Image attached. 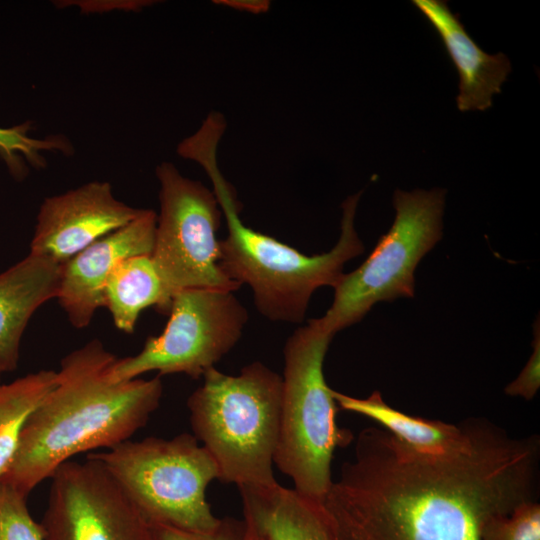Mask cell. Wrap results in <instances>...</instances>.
Wrapping results in <instances>:
<instances>
[{
  "label": "cell",
  "mask_w": 540,
  "mask_h": 540,
  "mask_svg": "<svg viewBox=\"0 0 540 540\" xmlns=\"http://www.w3.org/2000/svg\"><path fill=\"white\" fill-rule=\"evenodd\" d=\"M538 451L488 427L472 452L433 456L368 427L323 505L347 540H481L491 518L533 500Z\"/></svg>",
  "instance_id": "cell-1"
},
{
  "label": "cell",
  "mask_w": 540,
  "mask_h": 540,
  "mask_svg": "<svg viewBox=\"0 0 540 540\" xmlns=\"http://www.w3.org/2000/svg\"><path fill=\"white\" fill-rule=\"evenodd\" d=\"M116 359L94 339L61 360L56 385L27 417L1 480L28 497L73 456L110 449L146 425L160 404L162 382L159 376L115 381Z\"/></svg>",
  "instance_id": "cell-2"
},
{
  "label": "cell",
  "mask_w": 540,
  "mask_h": 540,
  "mask_svg": "<svg viewBox=\"0 0 540 540\" xmlns=\"http://www.w3.org/2000/svg\"><path fill=\"white\" fill-rule=\"evenodd\" d=\"M221 137L201 132L182 146V158L197 162L213 184V193L226 219L228 234L220 241V266L229 279L247 284L258 311L273 321L300 323L313 292L335 287L347 261L360 255L364 246L354 227L361 196H349L342 204L341 234L326 253L308 256L275 238L243 224L235 192L220 172L217 148Z\"/></svg>",
  "instance_id": "cell-3"
},
{
  "label": "cell",
  "mask_w": 540,
  "mask_h": 540,
  "mask_svg": "<svg viewBox=\"0 0 540 540\" xmlns=\"http://www.w3.org/2000/svg\"><path fill=\"white\" fill-rule=\"evenodd\" d=\"M188 398L195 438L210 453L219 480L242 486H271L279 438L282 376L261 362L238 375L215 367Z\"/></svg>",
  "instance_id": "cell-4"
},
{
  "label": "cell",
  "mask_w": 540,
  "mask_h": 540,
  "mask_svg": "<svg viewBox=\"0 0 540 540\" xmlns=\"http://www.w3.org/2000/svg\"><path fill=\"white\" fill-rule=\"evenodd\" d=\"M333 336L311 319L286 341L279 438L274 464L300 494L323 502L333 480L337 448L353 440L336 423L337 404L327 385L323 363Z\"/></svg>",
  "instance_id": "cell-5"
},
{
  "label": "cell",
  "mask_w": 540,
  "mask_h": 540,
  "mask_svg": "<svg viewBox=\"0 0 540 540\" xmlns=\"http://www.w3.org/2000/svg\"><path fill=\"white\" fill-rule=\"evenodd\" d=\"M88 456L105 467L151 526L202 532L218 523L206 490L219 480V470L194 435L129 439Z\"/></svg>",
  "instance_id": "cell-6"
},
{
  "label": "cell",
  "mask_w": 540,
  "mask_h": 540,
  "mask_svg": "<svg viewBox=\"0 0 540 540\" xmlns=\"http://www.w3.org/2000/svg\"><path fill=\"white\" fill-rule=\"evenodd\" d=\"M445 189L396 190L395 220L368 258L343 274L334 287L331 307L315 323L334 336L359 322L380 301L414 296V271L442 237Z\"/></svg>",
  "instance_id": "cell-7"
},
{
  "label": "cell",
  "mask_w": 540,
  "mask_h": 540,
  "mask_svg": "<svg viewBox=\"0 0 540 540\" xmlns=\"http://www.w3.org/2000/svg\"><path fill=\"white\" fill-rule=\"evenodd\" d=\"M156 176L160 213L151 258L170 298L191 288L236 291L240 285L220 266L222 211L213 191L170 162L159 164Z\"/></svg>",
  "instance_id": "cell-8"
},
{
  "label": "cell",
  "mask_w": 540,
  "mask_h": 540,
  "mask_svg": "<svg viewBox=\"0 0 540 540\" xmlns=\"http://www.w3.org/2000/svg\"><path fill=\"white\" fill-rule=\"evenodd\" d=\"M163 332L148 337L141 351L116 359L110 370L115 381L157 371L198 379L238 342L248 313L233 291L191 288L171 299Z\"/></svg>",
  "instance_id": "cell-9"
},
{
  "label": "cell",
  "mask_w": 540,
  "mask_h": 540,
  "mask_svg": "<svg viewBox=\"0 0 540 540\" xmlns=\"http://www.w3.org/2000/svg\"><path fill=\"white\" fill-rule=\"evenodd\" d=\"M44 540H153L152 527L105 467L87 455L50 477Z\"/></svg>",
  "instance_id": "cell-10"
},
{
  "label": "cell",
  "mask_w": 540,
  "mask_h": 540,
  "mask_svg": "<svg viewBox=\"0 0 540 540\" xmlns=\"http://www.w3.org/2000/svg\"><path fill=\"white\" fill-rule=\"evenodd\" d=\"M141 211L118 200L107 181H91L47 197L37 215L30 253L64 264Z\"/></svg>",
  "instance_id": "cell-11"
},
{
  "label": "cell",
  "mask_w": 540,
  "mask_h": 540,
  "mask_svg": "<svg viewBox=\"0 0 540 540\" xmlns=\"http://www.w3.org/2000/svg\"><path fill=\"white\" fill-rule=\"evenodd\" d=\"M156 223L157 214L142 209L130 223L62 264L56 299L73 327H87L96 310L104 307V287L119 262L135 255H151Z\"/></svg>",
  "instance_id": "cell-12"
},
{
  "label": "cell",
  "mask_w": 540,
  "mask_h": 540,
  "mask_svg": "<svg viewBox=\"0 0 540 540\" xmlns=\"http://www.w3.org/2000/svg\"><path fill=\"white\" fill-rule=\"evenodd\" d=\"M414 6L438 33L459 76L457 108L461 112L485 111L511 72L508 57L488 54L470 37L446 1L413 0Z\"/></svg>",
  "instance_id": "cell-13"
},
{
  "label": "cell",
  "mask_w": 540,
  "mask_h": 540,
  "mask_svg": "<svg viewBox=\"0 0 540 540\" xmlns=\"http://www.w3.org/2000/svg\"><path fill=\"white\" fill-rule=\"evenodd\" d=\"M238 489L243 519L256 540H347L323 502L278 482Z\"/></svg>",
  "instance_id": "cell-14"
},
{
  "label": "cell",
  "mask_w": 540,
  "mask_h": 540,
  "mask_svg": "<svg viewBox=\"0 0 540 540\" xmlns=\"http://www.w3.org/2000/svg\"><path fill=\"white\" fill-rule=\"evenodd\" d=\"M62 264L29 253L0 273V369L17 368L25 328L37 309L56 298Z\"/></svg>",
  "instance_id": "cell-15"
},
{
  "label": "cell",
  "mask_w": 540,
  "mask_h": 540,
  "mask_svg": "<svg viewBox=\"0 0 540 540\" xmlns=\"http://www.w3.org/2000/svg\"><path fill=\"white\" fill-rule=\"evenodd\" d=\"M337 406L364 415L381 425L408 447L427 455L458 456L476 449L488 425L463 426L412 416L388 405L379 391L367 398H355L333 390Z\"/></svg>",
  "instance_id": "cell-16"
},
{
  "label": "cell",
  "mask_w": 540,
  "mask_h": 540,
  "mask_svg": "<svg viewBox=\"0 0 540 540\" xmlns=\"http://www.w3.org/2000/svg\"><path fill=\"white\" fill-rule=\"evenodd\" d=\"M171 298L156 270L151 255H135L117 264L104 287V307L114 325L132 334L141 312L155 306L169 313Z\"/></svg>",
  "instance_id": "cell-17"
},
{
  "label": "cell",
  "mask_w": 540,
  "mask_h": 540,
  "mask_svg": "<svg viewBox=\"0 0 540 540\" xmlns=\"http://www.w3.org/2000/svg\"><path fill=\"white\" fill-rule=\"evenodd\" d=\"M54 370H40L0 384V478L17 451L27 417L56 385Z\"/></svg>",
  "instance_id": "cell-18"
},
{
  "label": "cell",
  "mask_w": 540,
  "mask_h": 540,
  "mask_svg": "<svg viewBox=\"0 0 540 540\" xmlns=\"http://www.w3.org/2000/svg\"><path fill=\"white\" fill-rule=\"evenodd\" d=\"M27 498L0 479V540H44L40 523L30 514Z\"/></svg>",
  "instance_id": "cell-19"
},
{
  "label": "cell",
  "mask_w": 540,
  "mask_h": 540,
  "mask_svg": "<svg viewBox=\"0 0 540 540\" xmlns=\"http://www.w3.org/2000/svg\"><path fill=\"white\" fill-rule=\"evenodd\" d=\"M481 540H540V505L530 500L505 515L491 518L483 527Z\"/></svg>",
  "instance_id": "cell-20"
},
{
  "label": "cell",
  "mask_w": 540,
  "mask_h": 540,
  "mask_svg": "<svg viewBox=\"0 0 540 540\" xmlns=\"http://www.w3.org/2000/svg\"><path fill=\"white\" fill-rule=\"evenodd\" d=\"M153 540H256L244 519L219 518L208 531L192 532L168 526L153 525Z\"/></svg>",
  "instance_id": "cell-21"
},
{
  "label": "cell",
  "mask_w": 540,
  "mask_h": 540,
  "mask_svg": "<svg viewBox=\"0 0 540 540\" xmlns=\"http://www.w3.org/2000/svg\"><path fill=\"white\" fill-rule=\"evenodd\" d=\"M41 148L43 143L29 138L22 127L0 128V154L15 176L23 175V165L18 154H23L37 164L39 158L35 152Z\"/></svg>",
  "instance_id": "cell-22"
},
{
  "label": "cell",
  "mask_w": 540,
  "mask_h": 540,
  "mask_svg": "<svg viewBox=\"0 0 540 540\" xmlns=\"http://www.w3.org/2000/svg\"><path fill=\"white\" fill-rule=\"evenodd\" d=\"M533 353L518 377L508 384L505 393L510 396H521L532 399L540 386V334L539 324L534 327Z\"/></svg>",
  "instance_id": "cell-23"
},
{
  "label": "cell",
  "mask_w": 540,
  "mask_h": 540,
  "mask_svg": "<svg viewBox=\"0 0 540 540\" xmlns=\"http://www.w3.org/2000/svg\"><path fill=\"white\" fill-rule=\"evenodd\" d=\"M2 374H3V372H2L1 369H0V380H1V375H2Z\"/></svg>",
  "instance_id": "cell-24"
}]
</instances>
